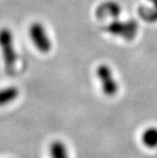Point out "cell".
Listing matches in <instances>:
<instances>
[{"mask_svg":"<svg viewBox=\"0 0 157 158\" xmlns=\"http://www.w3.org/2000/svg\"><path fill=\"white\" fill-rule=\"evenodd\" d=\"M0 49H1L6 72L10 76H12L15 73L18 55L14 48L11 31L8 27L0 28Z\"/></svg>","mask_w":157,"mask_h":158,"instance_id":"6da1fadb","label":"cell"},{"mask_svg":"<svg viewBox=\"0 0 157 158\" xmlns=\"http://www.w3.org/2000/svg\"><path fill=\"white\" fill-rule=\"evenodd\" d=\"M31 39L35 48L42 53H48L51 50V42L46 27L40 22H34L28 28Z\"/></svg>","mask_w":157,"mask_h":158,"instance_id":"7a4b0ae2","label":"cell"},{"mask_svg":"<svg viewBox=\"0 0 157 158\" xmlns=\"http://www.w3.org/2000/svg\"><path fill=\"white\" fill-rule=\"evenodd\" d=\"M97 76L101 81V89L105 96L114 97L118 91V85L114 78V74L110 66L107 64H101L97 68Z\"/></svg>","mask_w":157,"mask_h":158,"instance_id":"3957f363","label":"cell"},{"mask_svg":"<svg viewBox=\"0 0 157 158\" xmlns=\"http://www.w3.org/2000/svg\"><path fill=\"white\" fill-rule=\"evenodd\" d=\"M104 31L112 35L120 36L125 39H132L136 32V25L134 22H122L115 20L107 25Z\"/></svg>","mask_w":157,"mask_h":158,"instance_id":"277c9868","label":"cell"},{"mask_svg":"<svg viewBox=\"0 0 157 158\" xmlns=\"http://www.w3.org/2000/svg\"><path fill=\"white\" fill-rule=\"evenodd\" d=\"M121 12V8L118 3L115 1H105L99 5L96 10V16L98 19L107 17L117 18Z\"/></svg>","mask_w":157,"mask_h":158,"instance_id":"5b68a950","label":"cell"},{"mask_svg":"<svg viewBox=\"0 0 157 158\" xmlns=\"http://www.w3.org/2000/svg\"><path fill=\"white\" fill-rule=\"evenodd\" d=\"M18 96L19 90L15 86H9L0 89V106H4L14 102Z\"/></svg>","mask_w":157,"mask_h":158,"instance_id":"8992f818","label":"cell"},{"mask_svg":"<svg viewBox=\"0 0 157 158\" xmlns=\"http://www.w3.org/2000/svg\"><path fill=\"white\" fill-rule=\"evenodd\" d=\"M141 140L144 146L149 149L157 148V129L147 128L141 135Z\"/></svg>","mask_w":157,"mask_h":158,"instance_id":"52a82bcc","label":"cell"},{"mask_svg":"<svg viewBox=\"0 0 157 158\" xmlns=\"http://www.w3.org/2000/svg\"><path fill=\"white\" fill-rule=\"evenodd\" d=\"M50 158H69L64 143L60 140H54L49 146Z\"/></svg>","mask_w":157,"mask_h":158,"instance_id":"ba28073f","label":"cell"}]
</instances>
